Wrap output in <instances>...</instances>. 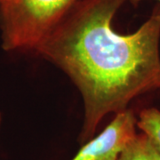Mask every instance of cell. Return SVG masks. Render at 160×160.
I'll return each mask as SVG.
<instances>
[{
  "label": "cell",
  "mask_w": 160,
  "mask_h": 160,
  "mask_svg": "<svg viewBox=\"0 0 160 160\" xmlns=\"http://www.w3.org/2000/svg\"><path fill=\"white\" fill-rule=\"evenodd\" d=\"M126 0L78 1L35 52L68 75L82 94L84 142L109 113L160 86V12L128 35L112 29Z\"/></svg>",
  "instance_id": "obj_1"
},
{
  "label": "cell",
  "mask_w": 160,
  "mask_h": 160,
  "mask_svg": "<svg viewBox=\"0 0 160 160\" xmlns=\"http://www.w3.org/2000/svg\"><path fill=\"white\" fill-rule=\"evenodd\" d=\"M78 0H3L0 2L2 46L6 51H35Z\"/></svg>",
  "instance_id": "obj_2"
},
{
  "label": "cell",
  "mask_w": 160,
  "mask_h": 160,
  "mask_svg": "<svg viewBox=\"0 0 160 160\" xmlns=\"http://www.w3.org/2000/svg\"><path fill=\"white\" fill-rule=\"evenodd\" d=\"M137 119L132 111L116 113L114 119L98 136L85 144L71 160H118L136 136Z\"/></svg>",
  "instance_id": "obj_3"
},
{
  "label": "cell",
  "mask_w": 160,
  "mask_h": 160,
  "mask_svg": "<svg viewBox=\"0 0 160 160\" xmlns=\"http://www.w3.org/2000/svg\"><path fill=\"white\" fill-rule=\"evenodd\" d=\"M0 121H1V115H0Z\"/></svg>",
  "instance_id": "obj_7"
},
{
  "label": "cell",
  "mask_w": 160,
  "mask_h": 160,
  "mask_svg": "<svg viewBox=\"0 0 160 160\" xmlns=\"http://www.w3.org/2000/svg\"><path fill=\"white\" fill-rule=\"evenodd\" d=\"M137 126L160 153V110L154 108L142 110L137 119Z\"/></svg>",
  "instance_id": "obj_5"
},
{
  "label": "cell",
  "mask_w": 160,
  "mask_h": 160,
  "mask_svg": "<svg viewBox=\"0 0 160 160\" xmlns=\"http://www.w3.org/2000/svg\"><path fill=\"white\" fill-rule=\"evenodd\" d=\"M118 160H160V153L144 133L136 134Z\"/></svg>",
  "instance_id": "obj_4"
},
{
  "label": "cell",
  "mask_w": 160,
  "mask_h": 160,
  "mask_svg": "<svg viewBox=\"0 0 160 160\" xmlns=\"http://www.w3.org/2000/svg\"><path fill=\"white\" fill-rule=\"evenodd\" d=\"M1 1H3V0H0V2H1Z\"/></svg>",
  "instance_id": "obj_8"
},
{
  "label": "cell",
  "mask_w": 160,
  "mask_h": 160,
  "mask_svg": "<svg viewBox=\"0 0 160 160\" xmlns=\"http://www.w3.org/2000/svg\"><path fill=\"white\" fill-rule=\"evenodd\" d=\"M141 0H131V2L132 3H133V4H137L138 2H140ZM158 1H159L160 2V0H158Z\"/></svg>",
  "instance_id": "obj_6"
}]
</instances>
